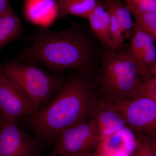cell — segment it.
Returning a JSON list of instances; mask_svg holds the SVG:
<instances>
[{"instance_id": "obj_22", "label": "cell", "mask_w": 156, "mask_h": 156, "mask_svg": "<svg viewBox=\"0 0 156 156\" xmlns=\"http://www.w3.org/2000/svg\"><path fill=\"white\" fill-rule=\"evenodd\" d=\"M136 8L148 12L156 13V0H125Z\"/></svg>"}, {"instance_id": "obj_13", "label": "cell", "mask_w": 156, "mask_h": 156, "mask_svg": "<svg viewBox=\"0 0 156 156\" xmlns=\"http://www.w3.org/2000/svg\"><path fill=\"white\" fill-rule=\"evenodd\" d=\"M23 32L20 19L9 5L0 14V49L19 37Z\"/></svg>"}, {"instance_id": "obj_8", "label": "cell", "mask_w": 156, "mask_h": 156, "mask_svg": "<svg viewBox=\"0 0 156 156\" xmlns=\"http://www.w3.org/2000/svg\"><path fill=\"white\" fill-rule=\"evenodd\" d=\"M0 116L17 122L35 111L18 86L4 74L0 64Z\"/></svg>"}, {"instance_id": "obj_18", "label": "cell", "mask_w": 156, "mask_h": 156, "mask_svg": "<svg viewBox=\"0 0 156 156\" xmlns=\"http://www.w3.org/2000/svg\"><path fill=\"white\" fill-rule=\"evenodd\" d=\"M148 34L141 26L137 23L134 22L131 34V43L128 50L135 58L138 65Z\"/></svg>"}, {"instance_id": "obj_10", "label": "cell", "mask_w": 156, "mask_h": 156, "mask_svg": "<svg viewBox=\"0 0 156 156\" xmlns=\"http://www.w3.org/2000/svg\"><path fill=\"white\" fill-rule=\"evenodd\" d=\"M23 12L29 22L47 28L58 16V3L55 0H25Z\"/></svg>"}, {"instance_id": "obj_11", "label": "cell", "mask_w": 156, "mask_h": 156, "mask_svg": "<svg viewBox=\"0 0 156 156\" xmlns=\"http://www.w3.org/2000/svg\"><path fill=\"white\" fill-rule=\"evenodd\" d=\"M128 128L117 134L101 138L93 151L95 156H131L136 143V137L127 133Z\"/></svg>"}, {"instance_id": "obj_21", "label": "cell", "mask_w": 156, "mask_h": 156, "mask_svg": "<svg viewBox=\"0 0 156 156\" xmlns=\"http://www.w3.org/2000/svg\"><path fill=\"white\" fill-rule=\"evenodd\" d=\"M136 97H144L156 101V76L143 80L140 85Z\"/></svg>"}, {"instance_id": "obj_3", "label": "cell", "mask_w": 156, "mask_h": 156, "mask_svg": "<svg viewBox=\"0 0 156 156\" xmlns=\"http://www.w3.org/2000/svg\"><path fill=\"white\" fill-rule=\"evenodd\" d=\"M120 48L105 47L96 81L99 99L109 102L134 98L142 81L135 58Z\"/></svg>"}, {"instance_id": "obj_15", "label": "cell", "mask_w": 156, "mask_h": 156, "mask_svg": "<svg viewBox=\"0 0 156 156\" xmlns=\"http://www.w3.org/2000/svg\"><path fill=\"white\" fill-rule=\"evenodd\" d=\"M154 42L148 34L138 65L142 80L156 76V49Z\"/></svg>"}, {"instance_id": "obj_19", "label": "cell", "mask_w": 156, "mask_h": 156, "mask_svg": "<svg viewBox=\"0 0 156 156\" xmlns=\"http://www.w3.org/2000/svg\"><path fill=\"white\" fill-rule=\"evenodd\" d=\"M136 143L131 156H156L155 136L136 134Z\"/></svg>"}, {"instance_id": "obj_20", "label": "cell", "mask_w": 156, "mask_h": 156, "mask_svg": "<svg viewBox=\"0 0 156 156\" xmlns=\"http://www.w3.org/2000/svg\"><path fill=\"white\" fill-rule=\"evenodd\" d=\"M106 10L109 15V34L112 43V48L118 49L122 47L126 37L123 33L119 23L111 10Z\"/></svg>"}, {"instance_id": "obj_26", "label": "cell", "mask_w": 156, "mask_h": 156, "mask_svg": "<svg viewBox=\"0 0 156 156\" xmlns=\"http://www.w3.org/2000/svg\"><path fill=\"white\" fill-rule=\"evenodd\" d=\"M55 1H57V2H58V1H59V0H55Z\"/></svg>"}, {"instance_id": "obj_12", "label": "cell", "mask_w": 156, "mask_h": 156, "mask_svg": "<svg viewBox=\"0 0 156 156\" xmlns=\"http://www.w3.org/2000/svg\"><path fill=\"white\" fill-rule=\"evenodd\" d=\"M92 33L105 48H112L109 34V15L98 2L87 17Z\"/></svg>"}, {"instance_id": "obj_23", "label": "cell", "mask_w": 156, "mask_h": 156, "mask_svg": "<svg viewBox=\"0 0 156 156\" xmlns=\"http://www.w3.org/2000/svg\"><path fill=\"white\" fill-rule=\"evenodd\" d=\"M9 0H0V14L9 5Z\"/></svg>"}, {"instance_id": "obj_25", "label": "cell", "mask_w": 156, "mask_h": 156, "mask_svg": "<svg viewBox=\"0 0 156 156\" xmlns=\"http://www.w3.org/2000/svg\"><path fill=\"white\" fill-rule=\"evenodd\" d=\"M57 156V155L53 153V154H51L48 155H47V156Z\"/></svg>"}, {"instance_id": "obj_27", "label": "cell", "mask_w": 156, "mask_h": 156, "mask_svg": "<svg viewBox=\"0 0 156 156\" xmlns=\"http://www.w3.org/2000/svg\"><path fill=\"white\" fill-rule=\"evenodd\" d=\"M0 115H1V112H0Z\"/></svg>"}, {"instance_id": "obj_6", "label": "cell", "mask_w": 156, "mask_h": 156, "mask_svg": "<svg viewBox=\"0 0 156 156\" xmlns=\"http://www.w3.org/2000/svg\"><path fill=\"white\" fill-rule=\"evenodd\" d=\"M112 103L124 117L127 127L136 134L155 136L156 101L136 97Z\"/></svg>"}, {"instance_id": "obj_16", "label": "cell", "mask_w": 156, "mask_h": 156, "mask_svg": "<svg viewBox=\"0 0 156 156\" xmlns=\"http://www.w3.org/2000/svg\"><path fill=\"white\" fill-rule=\"evenodd\" d=\"M107 9L111 10L119 23L126 38L131 36L134 22L131 12L119 0H105Z\"/></svg>"}, {"instance_id": "obj_14", "label": "cell", "mask_w": 156, "mask_h": 156, "mask_svg": "<svg viewBox=\"0 0 156 156\" xmlns=\"http://www.w3.org/2000/svg\"><path fill=\"white\" fill-rule=\"evenodd\" d=\"M98 2V0H59L58 16L72 15L87 19Z\"/></svg>"}, {"instance_id": "obj_17", "label": "cell", "mask_w": 156, "mask_h": 156, "mask_svg": "<svg viewBox=\"0 0 156 156\" xmlns=\"http://www.w3.org/2000/svg\"><path fill=\"white\" fill-rule=\"evenodd\" d=\"M126 7L134 17L135 21L145 30L155 42L156 40V13L136 8L131 3L126 2Z\"/></svg>"}, {"instance_id": "obj_9", "label": "cell", "mask_w": 156, "mask_h": 156, "mask_svg": "<svg viewBox=\"0 0 156 156\" xmlns=\"http://www.w3.org/2000/svg\"><path fill=\"white\" fill-rule=\"evenodd\" d=\"M99 131L101 138L111 136L127 129L124 117L110 102L99 99L91 117Z\"/></svg>"}, {"instance_id": "obj_7", "label": "cell", "mask_w": 156, "mask_h": 156, "mask_svg": "<svg viewBox=\"0 0 156 156\" xmlns=\"http://www.w3.org/2000/svg\"><path fill=\"white\" fill-rule=\"evenodd\" d=\"M17 123L0 116V156H37L38 140L25 132Z\"/></svg>"}, {"instance_id": "obj_2", "label": "cell", "mask_w": 156, "mask_h": 156, "mask_svg": "<svg viewBox=\"0 0 156 156\" xmlns=\"http://www.w3.org/2000/svg\"><path fill=\"white\" fill-rule=\"evenodd\" d=\"M95 87L93 81L79 73L66 79L43 108L26 118L39 139L53 143L65 129L90 119L99 101Z\"/></svg>"}, {"instance_id": "obj_5", "label": "cell", "mask_w": 156, "mask_h": 156, "mask_svg": "<svg viewBox=\"0 0 156 156\" xmlns=\"http://www.w3.org/2000/svg\"><path fill=\"white\" fill-rule=\"evenodd\" d=\"M100 140L99 131L91 118L62 131L53 143V153L58 156H67L83 152H93Z\"/></svg>"}, {"instance_id": "obj_1", "label": "cell", "mask_w": 156, "mask_h": 156, "mask_svg": "<svg viewBox=\"0 0 156 156\" xmlns=\"http://www.w3.org/2000/svg\"><path fill=\"white\" fill-rule=\"evenodd\" d=\"M25 45L16 55L21 62H39L56 74L74 69L92 81L96 50L92 39L79 23L52 31L39 28L24 37Z\"/></svg>"}, {"instance_id": "obj_24", "label": "cell", "mask_w": 156, "mask_h": 156, "mask_svg": "<svg viewBox=\"0 0 156 156\" xmlns=\"http://www.w3.org/2000/svg\"><path fill=\"white\" fill-rule=\"evenodd\" d=\"M67 156H95L93 152H83Z\"/></svg>"}, {"instance_id": "obj_4", "label": "cell", "mask_w": 156, "mask_h": 156, "mask_svg": "<svg viewBox=\"0 0 156 156\" xmlns=\"http://www.w3.org/2000/svg\"><path fill=\"white\" fill-rule=\"evenodd\" d=\"M2 66L5 75L20 88L35 112L49 102L66 80L62 75L48 73L36 62L11 59Z\"/></svg>"}]
</instances>
